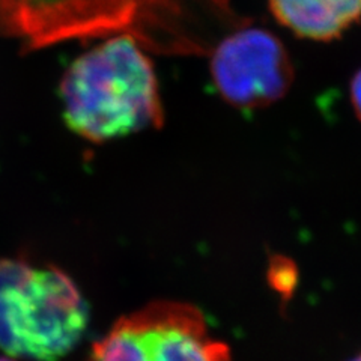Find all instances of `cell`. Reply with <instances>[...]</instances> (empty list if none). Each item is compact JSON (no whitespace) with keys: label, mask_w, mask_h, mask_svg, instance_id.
I'll list each match as a JSON object with an SVG mask.
<instances>
[{"label":"cell","mask_w":361,"mask_h":361,"mask_svg":"<svg viewBox=\"0 0 361 361\" xmlns=\"http://www.w3.org/2000/svg\"><path fill=\"white\" fill-rule=\"evenodd\" d=\"M248 23L231 0H0V38L25 50L128 37L152 54L202 58Z\"/></svg>","instance_id":"1"},{"label":"cell","mask_w":361,"mask_h":361,"mask_svg":"<svg viewBox=\"0 0 361 361\" xmlns=\"http://www.w3.org/2000/svg\"><path fill=\"white\" fill-rule=\"evenodd\" d=\"M148 54L128 37H111L77 58L61 82L70 128L99 143L160 127L163 104Z\"/></svg>","instance_id":"2"},{"label":"cell","mask_w":361,"mask_h":361,"mask_svg":"<svg viewBox=\"0 0 361 361\" xmlns=\"http://www.w3.org/2000/svg\"><path fill=\"white\" fill-rule=\"evenodd\" d=\"M89 310L74 281L51 265L0 259V348L33 361H56L86 331Z\"/></svg>","instance_id":"3"},{"label":"cell","mask_w":361,"mask_h":361,"mask_svg":"<svg viewBox=\"0 0 361 361\" xmlns=\"http://www.w3.org/2000/svg\"><path fill=\"white\" fill-rule=\"evenodd\" d=\"M87 361H231L191 304L160 301L123 316L94 346Z\"/></svg>","instance_id":"4"},{"label":"cell","mask_w":361,"mask_h":361,"mask_svg":"<svg viewBox=\"0 0 361 361\" xmlns=\"http://www.w3.org/2000/svg\"><path fill=\"white\" fill-rule=\"evenodd\" d=\"M209 58L219 95L238 110L253 111L276 104L286 97L295 77L285 44L250 23L221 38Z\"/></svg>","instance_id":"5"},{"label":"cell","mask_w":361,"mask_h":361,"mask_svg":"<svg viewBox=\"0 0 361 361\" xmlns=\"http://www.w3.org/2000/svg\"><path fill=\"white\" fill-rule=\"evenodd\" d=\"M271 14L300 38L333 41L361 23V0H267Z\"/></svg>","instance_id":"6"},{"label":"cell","mask_w":361,"mask_h":361,"mask_svg":"<svg viewBox=\"0 0 361 361\" xmlns=\"http://www.w3.org/2000/svg\"><path fill=\"white\" fill-rule=\"evenodd\" d=\"M349 95H351V104L355 115L361 122V68L353 77L351 86H349Z\"/></svg>","instance_id":"7"},{"label":"cell","mask_w":361,"mask_h":361,"mask_svg":"<svg viewBox=\"0 0 361 361\" xmlns=\"http://www.w3.org/2000/svg\"><path fill=\"white\" fill-rule=\"evenodd\" d=\"M351 361H361V354H360V355H357L355 358H353Z\"/></svg>","instance_id":"8"},{"label":"cell","mask_w":361,"mask_h":361,"mask_svg":"<svg viewBox=\"0 0 361 361\" xmlns=\"http://www.w3.org/2000/svg\"><path fill=\"white\" fill-rule=\"evenodd\" d=\"M0 361H13V360H9V358H2V357H0Z\"/></svg>","instance_id":"9"}]
</instances>
